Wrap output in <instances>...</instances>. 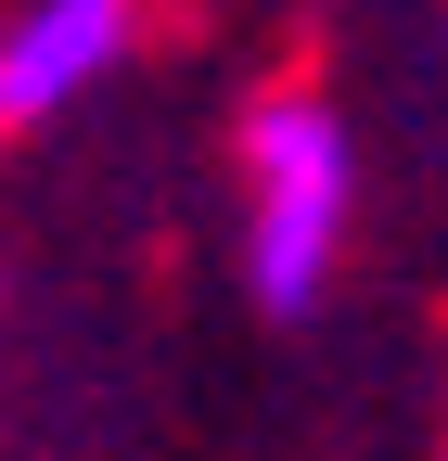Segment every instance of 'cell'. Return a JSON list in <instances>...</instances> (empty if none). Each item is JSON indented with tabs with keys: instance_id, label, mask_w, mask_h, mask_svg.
<instances>
[{
	"instance_id": "2",
	"label": "cell",
	"mask_w": 448,
	"mask_h": 461,
	"mask_svg": "<svg viewBox=\"0 0 448 461\" xmlns=\"http://www.w3.org/2000/svg\"><path fill=\"white\" fill-rule=\"evenodd\" d=\"M141 39V0H26L0 26V129H39L65 115L90 77H116Z\"/></svg>"
},
{
	"instance_id": "1",
	"label": "cell",
	"mask_w": 448,
	"mask_h": 461,
	"mask_svg": "<svg viewBox=\"0 0 448 461\" xmlns=\"http://www.w3.org/2000/svg\"><path fill=\"white\" fill-rule=\"evenodd\" d=\"M346 193H359V154H346V115L282 90L256 103L244 129V269H256V308L269 321H308L333 257H346Z\"/></svg>"
}]
</instances>
